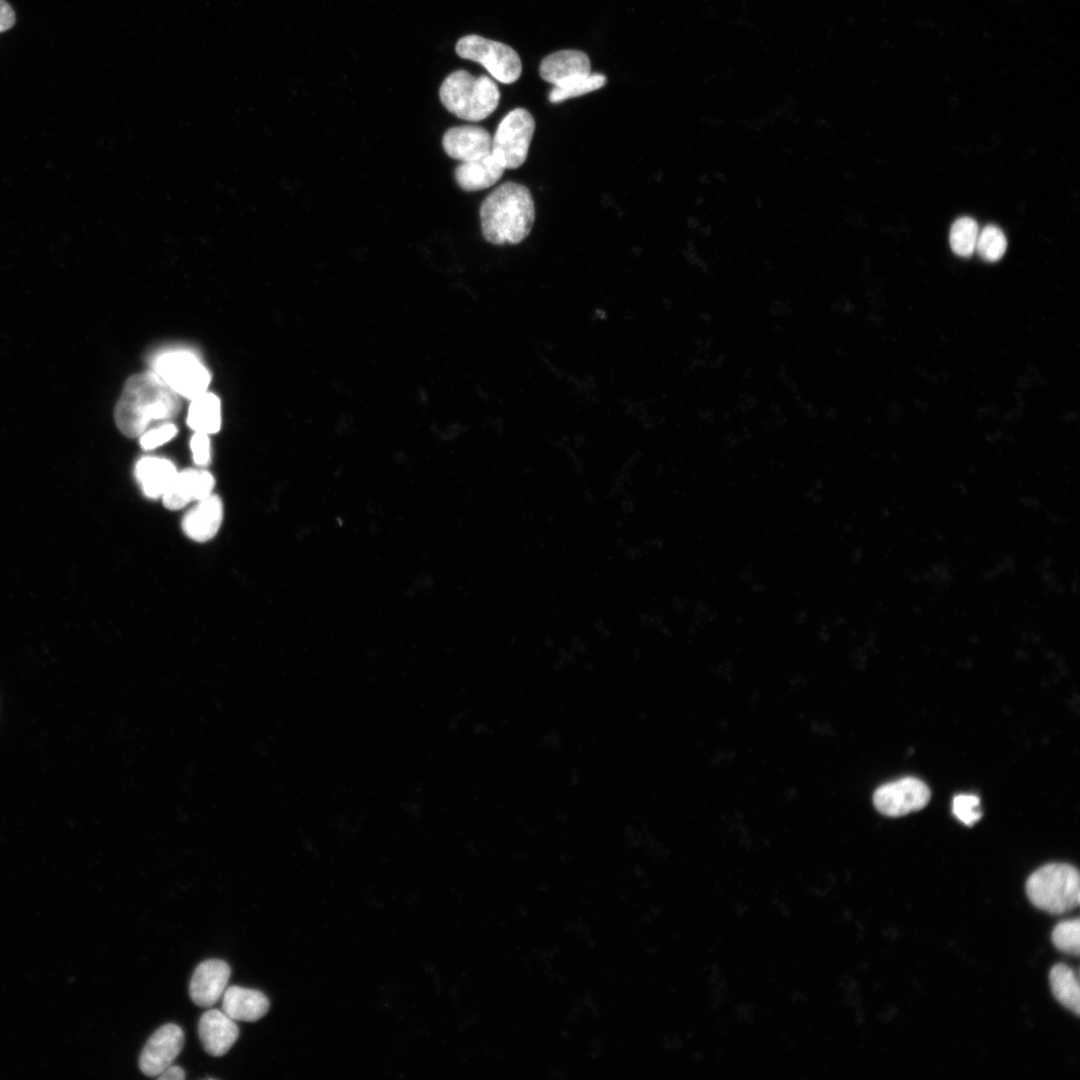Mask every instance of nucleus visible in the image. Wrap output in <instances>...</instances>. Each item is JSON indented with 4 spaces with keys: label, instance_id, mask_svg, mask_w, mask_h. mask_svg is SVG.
<instances>
[{
    "label": "nucleus",
    "instance_id": "1",
    "mask_svg": "<svg viewBox=\"0 0 1080 1080\" xmlns=\"http://www.w3.org/2000/svg\"><path fill=\"white\" fill-rule=\"evenodd\" d=\"M179 395L154 372L130 376L114 408V420L119 431L129 438L141 436L154 421L167 420L178 414Z\"/></svg>",
    "mask_w": 1080,
    "mask_h": 1080
},
{
    "label": "nucleus",
    "instance_id": "2",
    "mask_svg": "<svg viewBox=\"0 0 1080 1080\" xmlns=\"http://www.w3.org/2000/svg\"><path fill=\"white\" fill-rule=\"evenodd\" d=\"M534 220L533 197L526 186L516 182L498 186L480 207L483 237L494 245L520 243L529 235Z\"/></svg>",
    "mask_w": 1080,
    "mask_h": 1080
},
{
    "label": "nucleus",
    "instance_id": "3",
    "mask_svg": "<svg viewBox=\"0 0 1080 1080\" xmlns=\"http://www.w3.org/2000/svg\"><path fill=\"white\" fill-rule=\"evenodd\" d=\"M439 98L444 107L460 119L477 122L498 107L500 91L490 77H475L466 70L450 73L442 82Z\"/></svg>",
    "mask_w": 1080,
    "mask_h": 1080
},
{
    "label": "nucleus",
    "instance_id": "4",
    "mask_svg": "<svg viewBox=\"0 0 1080 1080\" xmlns=\"http://www.w3.org/2000/svg\"><path fill=\"white\" fill-rule=\"evenodd\" d=\"M1025 890L1029 901L1038 909L1052 914L1065 913L1079 905V872L1070 864H1046L1028 877Z\"/></svg>",
    "mask_w": 1080,
    "mask_h": 1080
},
{
    "label": "nucleus",
    "instance_id": "5",
    "mask_svg": "<svg viewBox=\"0 0 1080 1080\" xmlns=\"http://www.w3.org/2000/svg\"><path fill=\"white\" fill-rule=\"evenodd\" d=\"M154 373L174 392L193 399L204 392L211 381V374L190 351L169 350L154 361Z\"/></svg>",
    "mask_w": 1080,
    "mask_h": 1080
},
{
    "label": "nucleus",
    "instance_id": "6",
    "mask_svg": "<svg viewBox=\"0 0 1080 1080\" xmlns=\"http://www.w3.org/2000/svg\"><path fill=\"white\" fill-rule=\"evenodd\" d=\"M455 50L461 58L482 65L501 83H514L521 75L522 64L518 53L502 42L471 34L461 37Z\"/></svg>",
    "mask_w": 1080,
    "mask_h": 1080
},
{
    "label": "nucleus",
    "instance_id": "7",
    "mask_svg": "<svg viewBox=\"0 0 1080 1080\" xmlns=\"http://www.w3.org/2000/svg\"><path fill=\"white\" fill-rule=\"evenodd\" d=\"M535 131V120L524 108L510 111L492 137L493 155L505 169H516L526 161Z\"/></svg>",
    "mask_w": 1080,
    "mask_h": 1080
},
{
    "label": "nucleus",
    "instance_id": "8",
    "mask_svg": "<svg viewBox=\"0 0 1080 1080\" xmlns=\"http://www.w3.org/2000/svg\"><path fill=\"white\" fill-rule=\"evenodd\" d=\"M930 800V790L920 779L904 777L880 786L873 795L876 809L898 817L922 809Z\"/></svg>",
    "mask_w": 1080,
    "mask_h": 1080
},
{
    "label": "nucleus",
    "instance_id": "9",
    "mask_svg": "<svg viewBox=\"0 0 1080 1080\" xmlns=\"http://www.w3.org/2000/svg\"><path fill=\"white\" fill-rule=\"evenodd\" d=\"M184 1046V1032L174 1023L159 1027L147 1040L140 1057L139 1068L146 1076H158L172 1065Z\"/></svg>",
    "mask_w": 1080,
    "mask_h": 1080
},
{
    "label": "nucleus",
    "instance_id": "10",
    "mask_svg": "<svg viewBox=\"0 0 1080 1080\" xmlns=\"http://www.w3.org/2000/svg\"><path fill=\"white\" fill-rule=\"evenodd\" d=\"M230 975V966L224 960H204L195 968L190 980L191 1000L200 1007L214 1005L223 995Z\"/></svg>",
    "mask_w": 1080,
    "mask_h": 1080
},
{
    "label": "nucleus",
    "instance_id": "11",
    "mask_svg": "<svg viewBox=\"0 0 1080 1080\" xmlns=\"http://www.w3.org/2000/svg\"><path fill=\"white\" fill-rule=\"evenodd\" d=\"M442 146L449 157L467 162L489 154L492 150V137L480 126H455L444 133Z\"/></svg>",
    "mask_w": 1080,
    "mask_h": 1080
},
{
    "label": "nucleus",
    "instance_id": "12",
    "mask_svg": "<svg viewBox=\"0 0 1080 1080\" xmlns=\"http://www.w3.org/2000/svg\"><path fill=\"white\" fill-rule=\"evenodd\" d=\"M198 1035L204 1050L211 1056L225 1055L239 1037L235 1020L218 1009H209L198 1023Z\"/></svg>",
    "mask_w": 1080,
    "mask_h": 1080
},
{
    "label": "nucleus",
    "instance_id": "13",
    "mask_svg": "<svg viewBox=\"0 0 1080 1080\" xmlns=\"http://www.w3.org/2000/svg\"><path fill=\"white\" fill-rule=\"evenodd\" d=\"M214 478L207 471L185 469L177 472L162 495L163 504L170 510L184 507L192 500H202L211 495Z\"/></svg>",
    "mask_w": 1080,
    "mask_h": 1080
},
{
    "label": "nucleus",
    "instance_id": "14",
    "mask_svg": "<svg viewBox=\"0 0 1080 1080\" xmlns=\"http://www.w3.org/2000/svg\"><path fill=\"white\" fill-rule=\"evenodd\" d=\"M222 998V1011L233 1020L254 1022L269 1010L267 996L259 990L230 986Z\"/></svg>",
    "mask_w": 1080,
    "mask_h": 1080
},
{
    "label": "nucleus",
    "instance_id": "15",
    "mask_svg": "<svg viewBox=\"0 0 1080 1080\" xmlns=\"http://www.w3.org/2000/svg\"><path fill=\"white\" fill-rule=\"evenodd\" d=\"M223 518L222 501L210 495L192 508L183 519L185 534L197 542L211 539L218 531Z\"/></svg>",
    "mask_w": 1080,
    "mask_h": 1080
},
{
    "label": "nucleus",
    "instance_id": "16",
    "mask_svg": "<svg viewBox=\"0 0 1080 1080\" xmlns=\"http://www.w3.org/2000/svg\"><path fill=\"white\" fill-rule=\"evenodd\" d=\"M591 73L590 59L580 50H560L546 56L539 67L543 80L558 85L566 80Z\"/></svg>",
    "mask_w": 1080,
    "mask_h": 1080
},
{
    "label": "nucleus",
    "instance_id": "17",
    "mask_svg": "<svg viewBox=\"0 0 1080 1080\" xmlns=\"http://www.w3.org/2000/svg\"><path fill=\"white\" fill-rule=\"evenodd\" d=\"M504 171L503 165L490 152L481 158L460 163L454 171V176L461 189L474 192L495 184Z\"/></svg>",
    "mask_w": 1080,
    "mask_h": 1080
},
{
    "label": "nucleus",
    "instance_id": "18",
    "mask_svg": "<svg viewBox=\"0 0 1080 1080\" xmlns=\"http://www.w3.org/2000/svg\"><path fill=\"white\" fill-rule=\"evenodd\" d=\"M135 474L145 495L157 498L162 497L177 471L168 459L144 457L137 462Z\"/></svg>",
    "mask_w": 1080,
    "mask_h": 1080
},
{
    "label": "nucleus",
    "instance_id": "19",
    "mask_svg": "<svg viewBox=\"0 0 1080 1080\" xmlns=\"http://www.w3.org/2000/svg\"><path fill=\"white\" fill-rule=\"evenodd\" d=\"M188 425L195 432L212 434L221 426V406L219 398L207 391L193 398L188 410Z\"/></svg>",
    "mask_w": 1080,
    "mask_h": 1080
},
{
    "label": "nucleus",
    "instance_id": "20",
    "mask_svg": "<svg viewBox=\"0 0 1080 1080\" xmlns=\"http://www.w3.org/2000/svg\"><path fill=\"white\" fill-rule=\"evenodd\" d=\"M1053 996L1065 1008L1080 1014V989L1078 974L1065 964H1056L1049 973Z\"/></svg>",
    "mask_w": 1080,
    "mask_h": 1080
},
{
    "label": "nucleus",
    "instance_id": "21",
    "mask_svg": "<svg viewBox=\"0 0 1080 1080\" xmlns=\"http://www.w3.org/2000/svg\"><path fill=\"white\" fill-rule=\"evenodd\" d=\"M606 80V76L601 73L573 77L555 85L549 93V101L558 103L598 90L605 85Z\"/></svg>",
    "mask_w": 1080,
    "mask_h": 1080
},
{
    "label": "nucleus",
    "instance_id": "22",
    "mask_svg": "<svg viewBox=\"0 0 1080 1080\" xmlns=\"http://www.w3.org/2000/svg\"><path fill=\"white\" fill-rule=\"evenodd\" d=\"M978 234V225L973 218H958L952 224L949 233L951 249L958 256H971L976 248Z\"/></svg>",
    "mask_w": 1080,
    "mask_h": 1080
},
{
    "label": "nucleus",
    "instance_id": "23",
    "mask_svg": "<svg viewBox=\"0 0 1080 1080\" xmlns=\"http://www.w3.org/2000/svg\"><path fill=\"white\" fill-rule=\"evenodd\" d=\"M1007 239L1000 228L988 225L979 232L975 250L988 262L998 261L1005 253Z\"/></svg>",
    "mask_w": 1080,
    "mask_h": 1080
},
{
    "label": "nucleus",
    "instance_id": "24",
    "mask_svg": "<svg viewBox=\"0 0 1080 1080\" xmlns=\"http://www.w3.org/2000/svg\"><path fill=\"white\" fill-rule=\"evenodd\" d=\"M1079 931L1080 921L1078 918L1058 923L1051 934L1054 946L1071 955H1079Z\"/></svg>",
    "mask_w": 1080,
    "mask_h": 1080
},
{
    "label": "nucleus",
    "instance_id": "25",
    "mask_svg": "<svg viewBox=\"0 0 1080 1080\" xmlns=\"http://www.w3.org/2000/svg\"><path fill=\"white\" fill-rule=\"evenodd\" d=\"M954 816L965 825H972L981 818L980 799L974 794H958L952 801Z\"/></svg>",
    "mask_w": 1080,
    "mask_h": 1080
},
{
    "label": "nucleus",
    "instance_id": "26",
    "mask_svg": "<svg viewBox=\"0 0 1080 1080\" xmlns=\"http://www.w3.org/2000/svg\"><path fill=\"white\" fill-rule=\"evenodd\" d=\"M176 433V426L172 423H166L143 433L140 436V444L143 449H154L170 441Z\"/></svg>",
    "mask_w": 1080,
    "mask_h": 1080
},
{
    "label": "nucleus",
    "instance_id": "27",
    "mask_svg": "<svg viewBox=\"0 0 1080 1080\" xmlns=\"http://www.w3.org/2000/svg\"><path fill=\"white\" fill-rule=\"evenodd\" d=\"M193 460L197 465H206L210 461V440L208 434L195 432L190 441Z\"/></svg>",
    "mask_w": 1080,
    "mask_h": 1080
},
{
    "label": "nucleus",
    "instance_id": "28",
    "mask_svg": "<svg viewBox=\"0 0 1080 1080\" xmlns=\"http://www.w3.org/2000/svg\"><path fill=\"white\" fill-rule=\"evenodd\" d=\"M14 24V10L5 0H0V33L9 30Z\"/></svg>",
    "mask_w": 1080,
    "mask_h": 1080
},
{
    "label": "nucleus",
    "instance_id": "29",
    "mask_svg": "<svg viewBox=\"0 0 1080 1080\" xmlns=\"http://www.w3.org/2000/svg\"><path fill=\"white\" fill-rule=\"evenodd\" d=\"M157 1077L160 1080H183L185 1079L186 1075L185 1071L180 1066L170 1065L165 1070H163Z\"/></svg>",
    "mask_w": 1080,
    "mask_h": 1080
}]
</instances>
